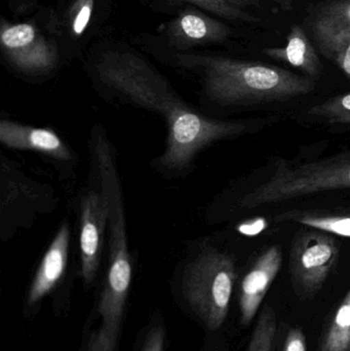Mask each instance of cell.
Masks as SVG:
<instances>
[{
	"mask_svg": "<svg viewBox=\"0 0 350 351\" xmlns=\"http://www.w3.org/2000/svg\"><path fill=\"white\" fill-rule=\"evenodd\" d=\"M275 334L277 315L271 305H264L246 351H273Z\"/></svg>",
	"mask_w": 350,
	"mask_h": 351,
	"instance_id": "9a60e30c",
	"label": "cell"
},
{
	"mask_svg": "<svg viewBox=\"0 0 350 351\" xmlns=\"http://www.w3.org/2000/svg\"><path fill=\"white\" fill-rule=\"evenodd\" d=\"M273 221L277 222L294 221L328 234L332 233L343 237H350V216L318 214V213L306 212V210H291L275 217Z\"/></svg>",
	"mask_w": 350,
	"mask_h": 351,
	"instance_id": "4fadbf2b",
	"label": "cell"
},
{
	"mask_svg": "<svg viewBox=\"0 0 350 351\" xmlns=\"http://www.w3.org/2000/svg\"><path fill=\"white\" fill-rule=\"evenodd\" d=\"M339 247L328 233L303 230L298 233L290 251L289 271L296 295L301 299L316 296L339 259Z\"/></svg>",
	"mask_w": 350,
	"mask_h": 351,
	"instance_id": "5b68a950",
	"label": "cell"
},
{
	"mask_svg": "<svg viewBox=\"0 0 350 351\" xmlns=\"http://www.w3.org/2000/svg\"><path fill=\"white\" fill-rule=\"evenodd\" d=\"M350 188V154H339L298 167L282 165L266 182L242 196V210L285 202L308 194Z\"/></svg>",
	"mask_w": 350,
	"mask_h": 351,
	"instance_id": "277c9868",
	"label": "cell"
},
{
	"mask_svg": "<svg viewBox=\"0 0 350 351\" xmlns=\"http://www.w3.org/2000/svg\"><path fill=\"white\" fill-rule=\"evenodd\" d=\"M69 243L70 228L66 222L55 233L35 274L27 297L29 305L36 304L47 296L63 278L67 268Z\"/></svg>",
	"mask_w": 350,
	"mask_h": 351,
	"instance_id": "8fae6325",
	"label": "cell"
},
{
	"mask_svg": "<svg viewBox=\"0 0 350 351\" xmlns=\"http://www.w3.org/2000/svg\"><path fill=\"white\" fill-rule=\"evenodd\" d=\"M266 227V221H265L264 219L258 218L238 225V232L242 233V234L253 237V235L260 234Z\"/></svg>",
	"mask_w": 350,
	"mask_h": 351,
	"instance_id": "7402d4cb",
	"label": "cell"
},
{
	"mask_svg": "<svg viewBox=\"0 0 350 351\" xmlns=\"http://www.w3.org/2000/svg\"><path fill=\"white\" fill-rule=\"evenodd\" d=\"M287 40L286 47L264 49L263 53L298 68L310 77L318 78L322 72V63L303 28L294 25Z\"/></svg>",
	"mask_w": 350,
	"mask_h": 351,
	"instance_id": "7c38bea8",
	"label": "cell"
},
{
	"mask_svg": "<svg viewBox=\"0 0 350 351\" xmlns=\"http://www.w3.org/2000/svg\"><path fill=\"white\" fill-rule=\"evenodd\" d=\"M0 142L10 149L34 152L57 162H71L73 156L67 143L55 132L2 119Z\"/></svg>",
	"mask_w": 350,
	"mask_h": 351,
	"instance_id": "9c48e42d",
	"label": "cell"
},
{
	"mask_svg": "<svg viewBox=\"0 0 350 351\" xmlns=\"http://www.w3.org/2000/svg\"><path fill=\"white\" fill-rule=\"evenodd\" d=\"M236 280L234 257L211 245L199 250L183 270V296L211 331L225 322Z\"/></svg>",
	"mask_w": 350,
	"mask_h": 351,
	"instance_id": "3957f363",
	"label": "cell"
},
{
	"mask_svg": "<svg viewBox=\"0 0 350 351\" xmlns=\"http://www.w3.org/2000/svg\"><path fill=\"white\" fill-rule=\"evenodd\" d=\"M283 351H308L305 335L300 328L290 330Z\"/></svg>",
	"mask_w": 350,
	"mask_h": 351,
	"instance_id": "ffe728a7",
	"label": "cell"
},
{
	"mask_svg": "<svg viewBox=\"0 0 350 351\" xmlns=\"http://www.w3.org/2000/svg\"><path fill=\"white\" fill-rule=\"evenodd\" d=\"M308 114L331 123L350 125V92L333 97L308 109Z\"/></svg>",
	"mask_w": 350,
	"mask_h": 351,
	"instance_id": "2e32d148",
	"label": "cell"
},
{
	"mask_svg": "<svg viewBox=\"0 0 350 351\" xmlns=\"http://www.w3.org/2000/svg\"><path fill=\"white\" fill-rule=\"evenodd\" d=\"M34 29L30 25L23 24L4 31L1 39L6 47L18 49L30 43L34 39Z\"/></svg>",
	"mask_w": 350,
	"mask_h": 351,
	"instance_id": "e0dca14e",
	"label": "cell"
},
{
	"mask_svg": "<svg viewBox=\"0 0 350 351\" xmlns=\"http://www.w3.org/2000/svg\"><path fill=\"white\" fill-rule=\"evenodd\" d=\"M109 204L100 190H86L80 199L79 250L84 282L94 280L100 265L104 233L108 227Z\"/></svg>",
	"mask_w": 350,
	"mask_h": 351,
	"instance_id": "8992f818",
	"label": "cell"
},
{
	"mask_svg": "<svg viewBox=\"0 0 350 351\" xmlns=\"http://www.w3.org/2000/svg\"><path fill=\"white\" fill-rule=\"evenodd\" d=\"M320 351H350V289L323 334Z\"/></svg>",
	"mask_w": 350,
	"mask_h": 351,
	"instance_id": "5bb4252c",
	"label": "cell"
},
{
	"mask_svg": "<svg viewBox=\"0 0 350 351\" xmlns=\"http://www.w3.org/2000/svg\"><path fill=\"white\" fill-rule=\"evenodd\" d=\"M310 32L321 53L332 59L339 45L350 37V0H336L310 16Z\"/></svg>",
	"mask_w": 350,
	"mask_h": 351,
	"instance_id": "30bf717a",
	"label": "cell"
},
{
	"mask_svg": "<svg viewBox=\"0 0 350 351\" xmlns=\"http://www.w3.org/2000/svg\"><path fill=\"white\" fill-rule=\"evenodd\" d=\"M132 274L107 272L99 302V327L90 334L86 351H116Z\"/></svg>",
	"mask_w": 350,
	"mask_h": 351,
	"instance_id": "52a82bcc",
	"label": "cell"
},
{
	"mask_svg": "<svg viewBox=\"0 0 350 351\" xmlns=\"http://www.w3.org/2000/svg\"><path fill=\"white\" fill-rule=\"evenodd\" d=\"M283 264V254L279 245L265 250L242 280L240 289V323L250 325L258 313L273 280Z\"/></svg>",
	"mask_w": 350,
	"mask_h": 351,
	"instance_id": "ba28073f",
	"label": "cell"
},
{
	"mask_svg": "<svg viewBox=\"0 0 350 351\" xmlns=\"http://www.w3.org/2000/svg\"><path fill=\"white\" fill-rule=\"evenodd\" d=\"M164 329L162 326H154L146 336L141 351H164Z\"/></svg>",
	"mask_w": 350,
	"mask_h": 351,
	"instance_id": "d6986e66",
	"label": "cell"
},
{
	"mask_svg": "<svg viewBox=\"0 0 350 351\" xmlns=\"http://www.w3.org/2000/svg\"><path fill=\"white\" fill-rule=\"evenodd\" d=\"M331 60L350 78V37L339 45Z\"/></svg>",
	"mask_w": 350,
	"mask_h": 351,
	"instance_id": "44dd1931",
	"label": "cell"
},
{
	"mask_svg": "<svg viewBox=\"0 0 350 351\" xmlns=\"http://www.w3.org/2000/svg\"><path fill=\"white\" fill-rule=\"evenodd\" d=\"M90 8L88 5H84V8L80 10L78 12L77 16H76L75 21H74L73 29L77 34H80L82 31L86 28L88 25V21L90 18Z\"/></svg>",
	"mask_w": 350,
	"mask_h": 351,
	"instance_id": "603a6c76",
	"label": "cell"
},
{
	"mask_svg": "<svg viewBox=\"0 0 350 351\" xmlns=\"http://www.w3.org/2000/svg\"><path fill=\"white\" fill-rule=\"evenodd\" d=\"M105 75L111 86L121 90L131 102L153 111L166 123V148L155 160L156 169L164 176L187 174L205 148L248 131L246 123L218 121L201 114L155 78L148 77L137 70L110 69Z\"/></svg>",
	"mask_w": 350,
	"mask_h": 351,
	"instance_id": "6da1fadb",
	"label": "cell"
},
{
	"mask_svg": "<svg viewBox=\"0 0 350 351\" xmlns=\"http://www.w3.org/2000/svg\"><path fill=\"white\" fill-rule=\"evenodd\" d=\"M181 26L187 36L193 39L205 38L209 34V25L201 16L187 14L181 21Z\"/></svg>",
	"mask_w": 350,
	"mask_h": 351,
	"instance_id": "ac0fdd59",
	"label": "cell"
},
{
	"mask_svg": "<svg viewBox=\"0 0 350 351\" xmlns=\"http://www.w3.org/2000/svg\"><path fill=\"white\" fill-rule=\"evenodd\" d=\"M316 84L289 70L253 62L220 60L210 66L208 95L222 106L283 102L310 94Z\"/></svg>",
	"mask_w": 350,
	"mask_h": 351,
	"instance_id": "7a4b0ae2",
	"label": "cell"
}]
</instances>
